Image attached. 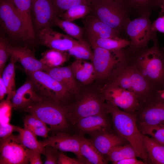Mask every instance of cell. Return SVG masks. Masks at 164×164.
Instances as JSON below:
<instances>
[{"mask_svg":"<svg viewBox=\"0 0 164 164\" xmlns=\"http://www.w3.org/2000/svg\"><path fill=\"white\" fill-rule=\"evenodd\" d=\"M106 102L108 112L111 116L115 132L132 146L138 157L142 159L145 164L151 163L145 146L144 135L138 128L135 115Z\"/></svg>","mask_w":164,"mask_h":164,"instance_id":"obj_1","label":"cell"},{"mask_svg":"<svg viewBox=\"0 0 164 164\" xmlns=\"http://www.w3.org/2000/svg\"><path fill=\"white\" fill-rule=\"evenodd\" d=\"M150 48H144L135 53L133 64L153 87L164 86V50L159 46L157 37Z\"/></svg>","mask_w":164,"mask_h":164,"instance_id":"obj_2","label":"cell"},{"mask_svg":"<svg viewBox=\"0 0 164 164\" xmlns=\"http://www.w3.org/2000/svg\"><path fill=\"white\" fill-rule=\"evenodd\" d=\"M74 102L67 104V118L75 125L80 119L101 114H108L107 102L101 91H87L76 95Z\"/></svg>","mask_w":164,"mask_h":164,"instance_id":"obj_3","label":"cell"},{"mask_svg":"<svg viewBox=\"0 0 164 164\" xmlns=\"http://www.w3.org/2000/svg\"><path fill=\"white\" fill-rule=\"evenodd\" d=\"M67 104L43 99L23 108V110L33 114L55 131L61 132L69 127L67 118Z\"/></svg>","mask_w":164,"mask_h":164,"instance_id":"obj_4","label":"cell"},{"mask_svg":"<svg viewBox=\"0 0 164 164\" xmlns=\"http://www.w3.org/2000/svg\"><path fill=\"white\" fill-rule=\"evenodd\" d=\"M90 14L120 33L124 31L130 21L129 9L124 3L116 1L93 0Z\"/></svg>","mask_w":164,"mask_h":164,"instance_id":"obj_5","label":"cell"},{"mask_svg":"<svg viewBox=\"0 0 164 164\" xmlns=\"http://www.w3.org/2000/svg\"><path fill=\"white\" fill-rule=\"evenodd\" d=\"M124 64L118 69L111 82L135 94L141 101L153 94H153V87L133 64Z\"/></svg>","mask_w":164,"mask_h":164,"instance_id":"obj_6","label":"cell"},{"mask_svg":"<svg viewBox=\"0 0 164 164\" xmlns=\"http://www.w3.org/2000/svg\"><path fill=\"white\" fill-rule=\"evenodd\" d=\"M94 57L92 61L97 78L104 80L114 75L119 68L129 58V51L124 49L112 51L93 46Z\"/></svg>","mask_w":164,"mask_h":164,"instance_id":"obj_7","label":"cell"},{"mask_svg":"<svg viewBox=\"0 0 164 164\" xmlns=\"http://www.w3.org/2000/svg\"><path fill=\"white\" fill-rule=\"evenodd\" d=\"M26 72L43 99L67 104L72 94L48 74L43 70Z\"/></svg>","mask_w":164,"mask_h":164,"instance_id":"obj_8","label":"cell"},{"mask_svg":"<svg viewBox=\"0 0 164 164\" xmlns=\"http://www.w3.org/2000/svg\"><path fill=\"white\" fill-rule=\"evenodd\" d=\"M149 15H141L130 21L126 25L124 31L131 40L130 52L135 53L146 47L149 41L157 37L153 30Z\"/></svg>","mask_w":164,"mask_h":164,"instance_id":"obj_9","label":"cell"},{"mask_svg":"<svg viewBox=\"0 0 164 164\" xmlns=\"http://www.w3.org/2000/svg\"><path fill=\"white\" fill-rule=\"evenodd\" d=\"M0 23L14 40L29 41L25 24L11 0H0Z\"/></svg>","mask_w":164,"mask_h":164,"instance_id":"obj_10","label":"cell"},{"mask_svg":"<svg viewBox=\"0 0 164 164\" xmlns=\"http://www.w3.org/2000/svg\"><path fill=\"white\" fill-rule=\"evenodd\" d=\"M101 92L106 102L126 112L134 115L139 107L141 101L136 94L111 81Z\"/></svg>","mask_w":164,"mask_h":164,"instance_id":"obj_11","label":"cell"},{"mask_svg":"<svg viewBox=\"0 0 164 164\" xmlns=\"http://www.w3.org/2000/svg\"><path fill=\"white\" fill-rule=\"evenodd\" d=\"M134 115L137 125L164 124V100L155 93L141 101Z\"/></svg>","mask_w":164,"mask_h":164,"instance_id":"obj_12","label":"cell"},{"mask_svg":"<svg viewBox=\"0 0 164 164\" xmlns=\"http://www.w3.org/2000/svg\"><path fill=\"white\" fill-rule=\"evenodd\" d=\"M0 164H24L29 162V149L12 134L0 139Z\"/></svg>","mask_w":164,"mask_h":164,"instance_id":"obj_13","label":"cell"},{"mask_svg":"<svg viewBox=\"0 0 164 164\" xmlns=\"http://www.w3.org/2000/svg\"><path fill=\"white\" fill-rule=\"evenodd\" d=\"M39 142L44 147L49 146L60 151L73 152L76 155L78 159L84 164H89L80 153L78 135H71L64 132H59Z\"/></svg>","mask_w":164,"mask_h":164,"instance_id":"obj_14","label":"cell"},{"mask_svg":"<svg viewBox=\"0 0 164 164\" xmlns=\"http://www.w3.org/2000/svg\"><path fill=\"white\" fill-rule=\"evenodd\" d=\"M34 27L39 31L55 25L57 16L52 0H31Z\"/></svg>","mask_w":164,"mask_h":164,"instance_id":"obj_15","label":"cell"},{"mask_svg":"<svg viewBox=\"0 0 164 164\" xmlns=\"http://www.w3.org/2000/svg\"><path fill=\"white\" fill-rule=\"evenodd\" d=\"M84 34L90 44L100 38H115L120 33L90 14L82 19Z\"/></svg>","mask_w":164,"mask_h":164,"instance_id":"obj_16","label":"cell"},{"mask_svg":"<svg viewBox=\"0 0 164 164\" xmlns=\"http://www.w3.org/2000/svg\"><path fill=\"white\" fill-rule=\"evenodd\" d=\"M38 36L42 45L63 51L67 52L80 42L69 36L54 31L51 27L40 30Z\"/></svg>","mask_w":164,"mask_h":164,"instance_id":"obj_17","label":"cell"},{"mask_svg":"<svg viewBox=\"0 0 164 164\" xmlns=\"http://www.w3.org/2000/svg\"><path fill=\"white\" fill-rule=\"evenodd\" d=\"M8 50L10 58L16 63H20L26 71L33 72L44 71L47 67L35 57L34 52L27 46L24 47L13 46L9 43Z\"/></svg>","mask_w":164,"mask_h":164,"instance_id":"obj_18","label":"cell"},{"mask_svg":"<svg viewBox=\"0 0 164 164\" xmlns=\"http://www.w3.org/2000/svg\"><path fill=\"white\" fill-rule=\"evenodd\" d=\"M91 135V138L90 139L103 155H106L113 147L128 142L116 132L115 133L112 131L111 129L101 130Z\"/></svg>","mask_w":164,"mask_h":164,"instance_id":"obj_19","label":"cell"},{"mask_svg":"<svg viewBox=\"0 0 164 164\" xmlns=\"http://www.w3.org/2000/svg\"><path fill=\"white\" fill-rule=\"evenodd\" d=\"M42 99L34 84L29 78L16 90L12 99V103L13 108L22 109L33 103L40 101Z\"/></svg>","mask_w":164,"mask_h":164,"instance_id":"obj_20","label":"cell"},{"mask_svg":"<svg viewBox=\"0 0 164 164\" xmlns=\"http://www.w3.org/2000/svg\"><path fill=\"white\" fill-rule=\"evenodd\" d=\"M108 114H101L81 118L75 124L76 128L81 133L90 135L101 130L111 129L112 121L111 122Z\"/></svg>","mask_w":164,"mask_h":164,"instance_id":"obj_21","label":"cell"},{"mask_svg":"<svg viewBox=\"0 0 164 164\" xmlns=\"http://www.w3.org/2000/svg\"><path fill=\"white\" fill-rule=\"evenodd\" d=\"M68 90L72 94L77 95L79 87L70 65L66 67H50L44 70Z\"/></svg>","mask_w":164,"mask_h":164,"instance_id":"obj_22","label":"cell"},{"mask_svg":"<svg viewBox=\"0 0 164 164\" xmlns=\"http://www.w3.org/2000/svg\"><path fill=\"white\" fill-rule=\"evenodd\" d=\"M70 66L76 79L83 84H90L96 79V71L92 62L76 59Z\"/></svg>","mask_w":164,"mask_h":164,"instance_id":"obj_23","label":"cell"},{"mask_svg":"<svg viewBox=\"0 0 164 164\" xmlns=\"http://www.w3.org/2000/svg\"><path fill=\"white\" fill-rule=\"evenodd\" d=\"M22 17L26 27L30 41L35 38L31 0H11Z\"/></svg>","mask_w":164,"mask_h":164,"instance_id":"obj_24","label":"cell"},{"mask_svg":"<svg viewBox=\"0 0 164 164\" xmlns=\"http://www.w3.org/2000/svg\"><path fill=\"white\" fill-rule=\"evenodd\" d=\"M80 140V150L82 155L86 159L89 164H107L102 155L93 144L90 139H87L78 135Z\"/></svg>","mask_w":164,"mask_h":164,"instance_id":"obj_25","label":"cell"},{"mask_svg":"<svg viewBox=\"0 0 164 164\" xmlns=\"http://www.w3.org/2000/svg\"><path fill=\"white\" fill-rule=\"evenodd\" d=\"M144 140L151 163L164 164V144L145 135Z\"/></svg>","mask_w":164,"mask_h":164,"instance_id":"obj_26","label":"cell"},{"mask_svg":"<svg viewBox=\"0 0 164 164\" xmlns=\"http://www.w3.org/2000/svg\"><path fill=\"white\" fill-rule=\"evenodd\" d=\"M40 61L46 66L53 67H60L69 59L70 55L67 52L50 49L42 53Z\"/></svg>","mask_w":164,"mask_h":164,"instance_id":"obj_27","label":"cell"},{"mask_svg":"<svg viewBox=\"0 0 164 164\" xmlns=\"http://www.w3.org/2000/svg\"><path fill=\"white\" fill-rule=\"evenodd\" d=\"M24 128L28 129L36 136L44 138L48 137V133L51 130L46 124L35 115L29 114L23 119Z\"/></svg>","mask_w":164,"mask_h":164,"instance_id":"obj_28","label":"cell"},{"mask_svg":"<svg viewBox=\"0 0 164 164\" xmlns=\"http://www.w3.org/2000/svg\"><path fill=\"white\" fill-rule=\"evenodd\" d=\"M106 155L107 160L111 161L113 164L125 159L138 157L135 149L129 143L115 146Z\"/></svg>","mask_w":164,"mask_h":164,"instance_id":"obj_29","label":"cell"},{"mask_svg":"<svg viewBox=\"0 0 164 164\" xmlns=\"http://www.w3.org/2000/svg\"><path fill=\"white\" fill-rule=\"evenodd\" d=\"M19 132L18 138L21 143L27 148L37 151L43 154L44 147L37 140L36 135L27 128L16 126L15 130Z\"/></svg>","mask_w":164,"mask_h":164,"instance_id":"obj_30","label":"cell"},{"mask_svg":"<svg viewBox=\"0 0 164 164\" xmlns=\"http://www.w3.org/2000/svg\"><path fill=\"white\" fill-rule=\"evenodd\" d=\"M130 41L119 37L115 38H100L90 43L91 46L99 47L108 50H119L129 46Z\"/></svg>","mask_w":164,"mask_h":164,"instance_id":"obj_31","label":"cell"},{"mask_svg":"<svg viewBox=\"0 0 164 164\" xmlns=\"http://www.w3.org/2000/svg\"><path fill=\"white\" fill-rule=\"evenodd\" d=\"M15 62L10 58L9 64L5 67L1 75L7 91L6 99L11 100L15 94L16 90L15 83Z\"/></svg>","mask_w":164,"mask_h":164,"instance_id":"obj_32","label":"cell"},{"mask_svg":"<svg viewBox=\"0 0 164 164\" xmlns=\"http://www.w3.org/2000/svg\"><path fill=\"white\" fill-rule=\"evenodd\" d=\"M90 44L84 39L80 41L79 43L73 47L67 52L70 56L76 59L92 61L94 57V53L91 49Z\"/></svg>","mask_w":164,"mask_h":164,"instance_id":"obj_33","label":"cell"},{"mask_svg":"<svg viewBox=\"0 0 164 164\" xmlns=\"http://www.w3.org/2000/svg\"><path fill=\"white\" fill-rule=\"evenodd\" d=\"M55 25L63 30L68 36L77 40L84 39V30L83 28L79 26L72 22L63 20L58 17L54 20Z\"/></svg>","mask_w":164,"mask_h":164,"instance_id":"obj_34","label":"cell"},{"mask_svg":"<svg viewBox=\"0 0 164 164\" xmlns=\"http://www.w3.org/2000/svg\"><path fill=\"white\" fill-rule=\"evenodd\" d=\"M91 5H78L67 9L58 17L64 20L73 22L85 17L91 13Z\"/></svg>","mask_w":164,"mask_h":164,"instance_id":"obj_35","label":"cell"},{"mask_svg":"<svg viewBox=\"0 0 164 164\" xmlns=\"http://www.w3.org/2000/svg\"><path fill=\"white\" fill-rule=\"evenodd\" d=\"M156 0H123L124 2L129 8L132 9L141 15H149L152 10L157 8Z\"/></svg>","mask_w":164,"mask_h":164,"instance_id":"obj_36","label":"cell"},{"mask_svg":"<svg viewBox=\"0 0 164 164\" xmlns=\"http://www.w3.org/2000/svg\"><path fill=\"white\" fill-rule=\"evenodd\" d=\"M137 125L142 134L149 136L156 141L164 144V124L154 125Z\"/></svg>","mask_w":164,"mask_h":164,"instance_id":"obj_37","label":"cell"},{"mask_svg":"<svg viewBox=\"0 0 164 164\" xmlns=\"http://www.w3.org/2000/svg\"><path fill=\"white\" fill-rule=\"evenodd\" d=\"M93 0H52L56 14L58 17L67 9L78 5H90Z\"/></svg>","mask_w":164,"mask_h":164,"instance_id":"obj_38","label":"cell"},{"mask_svg":"<svg viewBox=\"0 0 164 164\" xmlns=\"http://www.w3.org/2000/svg\"><path fill=\"white\" fill-rule=\"evenodd\" d=\"M9 44L8 40L4 34L0 37V75H2L5 69L6 63L10 56L8 50Z\"/></svg>","mask_w":164,"mask_h":164,"instance_id":"obj_39","label":"cell"},{"mask_svg":"<svg viewBox=\"0 0 164 164\" xmlns=\"http://www.w3.org/2000/svg\"><path fill=\"white\" fill-rule=\"evenodd\" d=\"M12 108L11 100L6 99L1 101L0 103V124L9 123Z\"/></svg>","mask_w":164,"mask_h":164,"instance_id":"obj_40","label":"cell"},{"mask_svg":"<svg viewBox=\"0 0 164 164\" xmlns=\"http://www.w3.org/2000/svg\"><path fill=\"white\" fill-rule=\"evenodd\" d=\"M44 147L43 154L46 156V159L44 164H57L60 151L51 146H46Z\"/></svg>","mask_w":164,"mask_h":164,"instance_id":"obj_41","label":"cell"},{"mask_svg":"<svg viewBox=\"0 0 164 164\" xmlns=\"http://www.w3.org/2000/svg\"><path fill=\"white\" fill-rule=\"evenodd\" d=\"M153 30L164 34V8H161L158 18L152 24Z\"/></svg>","mask_w":164,"mask_h":164,"instance_id":"obj_42","label":"cell"},{"mask_svg":"<svg viewBox=\"0 0 164 164\" xmlns=\"http://www.w3.org/2000/svg\"><path fill=\"white\" fill-rule=\"evenodd\" d=\"M16 126L10 124L9 123L0 124V139L5 138L12 134L15 131Z\"/></svg>","mask_w":164,"mask_h":164,"instance_id":"obj_43","label":"cell"},{"mask_svg":"<svg viewBox=\"0 0 164 164\" xmlns=\"http://www.w3.org/2000/svg\"><path fill=\"white\" fill-rule=\"evenodd\" d=\"M57 164H82L84 163L77 159H76L69 157L61 152H60L58 156Z\"/></svg>","mask_w":164,"mask_h":164,"instance_id":"obj_44","label":"cell"},{"mask_svg":"<svg viewBox=\"0 0 164 164\" xmlns=\"http://www.w3.org/2000/svg\"><path fill=\"white\" fill-rule=\"evenodd\" d=\"M41 153L38 151L29 149L28 156L29 162L31 164H42L41 158Z\"/></svg>","mask_w":164,"mask_h":164,"instance_id":"obj_45","label":"cell"},{"mask_svg":"<svg viewBox=\"0 0 164 164\" xmlns=\"http://www.w3.org/2000/svg\"><path fill=\"white\" fill-rule=\"evenodd\" d=\"M143 161L137 159L136 157H131L125 159L114 163V164H144Z\"/></svg>","mask_w":164,"mask_h":164,"instance_id":"obj_46","label":"cell"},{"mask_svg":"<svg viewBox=\"0 0 164 164\" xmlns=\"http://www.w3.org/2000/svg\"><path fill=\"white\" fill-rule=\"evenodd\" d=\"M7 94V91L6 86L2 80V76L0 75V100H3L5 96Z\"/></svg>","mask_w":164,"mask_h":164,"instance_id":"obj_47","label":"cell"},{"mask_svg":"<svg viewBox=\"0 0 164 164\" xmlns=\"http://www.w3.org/2000/svg\"><path fill=\"white\" fill-rule=\"evenodd\" d=\"M156 5L157 8H164V0H156Z\"/></svg>","mask_w":164,"mask_h":164,"instance_id":"obj_48","label":"cell"},{"mask_svg":"<svg viewBox=\"0 0 164 164\" xmlns=\"http://www.w3.org/2000/svg\"><path fill=\"white\" fill-rule=\"evenodd\" d=\"M157 93L161 98L164 100V89L162 90H158Z\"/></svg>","mask_w":164,"mask_h":164,"instance_id":"obj_49","label":"cell"},{"mask_svg":"<svg viewBox=\"0 0 164 164\" xmlns=\"http://www.w3.org/2000/svg\"><path fill=\"white\" fill-rule=\"evenodd\" d=\"M107 0L108 1H118L119 2H124L123 0Z\"/></svg>","mask_w":164,"mask_h":164,"instance_id":"obj_50","label":"cell"}]
</instances>
